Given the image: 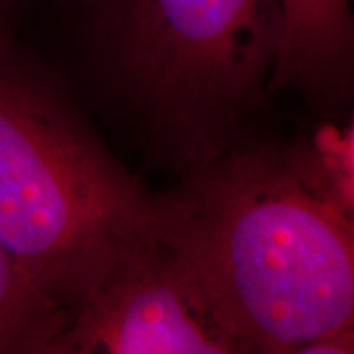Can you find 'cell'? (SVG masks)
I'll use <instances>...</instances> for the list:
<instances>
[{
  "instance_id": "cell-1",
  "label": "cell",
  "mask_w": 354,
  "mask_h": 354,
  "mask_svg": "<svg viewBox=\"0 0 354 354\" xmlns=\"http://www.w3.org/2000/svg\"><path fill=\"white\" fill-rule=\"evenodd\" d=\"M153 236L201 279L241 353L354 329V221L281 148L223 152L153 197Z\"/></svg>"
},
{
  "instance_id": "cell-2",
  "label": "cell",
  "mask_w": 354,
  "mask_h": 354,
  "mask_svg": "<svg viewBox=\"0 0 354 354\" xmlns=\"http://www.w3.org/2000/svg\"><path fill=\"white\" fill-rule=\"evenodd\" d=\"M153 197L0 34V244L67 319L153 242Z\"/></svg>"
},
{
  "instance_id": "cell-3",
  "label": "cell",
  "mask_w": 354,
  "mask_h": 354,
  "mask_svg": "<svg viewBox=\"0 0 354 354\" xmlns=\"http://www.w3.org/2000/svg\"><path fill=\"white\" fill-rule=\"evenodd\" d=\"M114 83L152 134L193 169L270 83L279 0H79Z\"/></svg>"
},
{
  "instance_id": "cell-4",
  "label": "cell",
  "mask_w": 354,
  "mask_h": 354,
  "mask_svg": "<svg viewBox=\"0 0 354 354\" xmlns=\"http://www.w3.org/2000/svg\"><path fill=\"white\" fill-rule=\"evenodd\" d=\"M93 353L242 354L201 279L158 239L69 317L53 354Z\"/></svg>"
},
{
  "instance_id": "cell-5",
  "label": "cell",
  "mask_w": 354,
  "mask_h": 354,
  "mask_svg": "<svg viewBox=\"0 0 354 354\" xmlns=\"http://www.w3.org/2000/svg\"><path fill=\"white\" fill-rule=\"evenodd\" d=\"M279 14L270 88H299L321 101L344 97L353 79L351 0H279Z\"/></svg>"
},
{
  "instance_id": "cell-6",
  "label": "cell",
  "mask_w": 354,
  "mask_h": 354,
  "mask_svg": "<svg viewBox=\"0 0 354 354\" xmlns=\"http://www.w3.org/2000/svg\"><path fill=\"white\" fill-rule=\"evenodd\" d=\"M67 323L0 244V354H53Z\"/></svg>"
},
{
  "instance_id": "cell-7",
  "label": "cell",
  "mask_w": 354,
  "mask_h": 354,
  "mask_svg": "<svg viewBox=\"0 0 354 354\" xmlns=\"http://www.w3.org/2000/svg\"><path fill=\"white\" fill-rule=\"evenodd\" d=\"M293 171L344 215L354 213V128L323 124L309 136L281 148Z\"/></svg>"
},
{
  "instance_id": "cell-8",
  "label": "cell",
  "mask_w": 354,
  "mask_h": 354,
  "mask_svg": "<svg viewBox=\"0 0 354 354\" xmlns=\"http://www.w3.org/2000/svg\"><path fill=\"white\" fill-rule=\"evenodd\" d=\"M354 353V329L323 335L305 344L299 354H351Z\"/></svg>"
},
{
  "instance_id": "cell-9",
  "label": "cell",
  "mask_w": 354,
  "mask_h": 354,
  "mask_svg": "<svg viewBox=\"0 0 354 354\" xmlns=\"http://www.w3.org/2000/svg\"><path fill=\"white\" fill-rule=\"evenodd\" d=\"M28 0H0V34H10V26L16 10Z\"/></svg>"
}]
</instances>
